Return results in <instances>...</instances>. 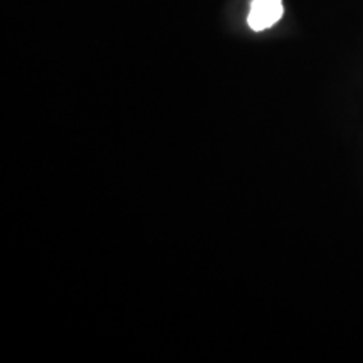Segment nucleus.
I'll return each mask as SVG.
<instances>
[{
	"label": "nucleus",
	"instance_id": "obj_1",
	"mask_svg": "<svg viewBox=\"0 0 363 363\" xmlns=\"http://www.w3.org/2000/svg\"><path fill=\"white\" fill-rule=\"evenodd\" d=\"M283 0H252L247 24L252 30L261 33L274 26L283 17Z\"/></svg>",
	"mask_w": 363,
	"mask_h": 363
}]
</instances>
